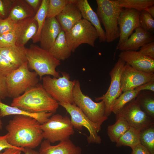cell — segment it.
Segmentation results:
<instances>
[{"label": "cell", "instance_id": "1", "mask_svg": "<svg viewBox=\"0 0 154 154\" xmlns=\"http://www.w3.org/2000/svg\"><path fill=\"white\" fill-rule=\"evenodd\" d=\"M40 125L33 117L15 115L5 127L8 143L17 147L35 148L40 144L43 139Z\"/></svg>", "mask_w": 154, "mask_h": 154}, {"label": "cell", "instance_id": "2", "mask_svg": "<svg viewBox=\"0 0 154 154\" xmlns=\"http://www.w3.org/2000/svg\"><path fill=\"white\" fill-rule=\"evenodd\" d=\"M58 103L52 98L42 86L38 83L23 94L15 98L11 106L30 112L38 113L56 111Z\"/></svg>", "mask_w": 154, "mask_h": 154}, {"label": "cell", "instance_id": "3", "mask_svg": "<svg viewBox=\"0 0 154 154\" xmlns=\"http://www.w3.org/2000/svg\"><path fill=\"white\" fill-rule=\"evenodd\" d=\"M26 53L29 70H33L40 80L44 75L58 78L59 72L56 68L60 65V61L55 58L48 50L37 45L31 44L26 48Z\"/></svg>", "mask_w": 154, "mask_h": 154}, {"label": "cell", "instance_id": "4", "mask_svg": "<svg viewBox=\"0 0 154 154\" xmlns=\"http://www.w3.org/2000/svg\"><path fill=\"white\" fill-rule=\"evenodd\" d=\"M96 13L104 26L106 41L111 42L120 36L118 20L123 8L116 0H96Z\"/></svg>", "mask_w": 154, "mask_h": 154}, {"label": "cell", "instance_id": "5", "mask_svg": "<svg viewBox=\"0 0 154 154\" xmlns=\"http://www.w3.org/2000/svg\"><path fill=\"white\" fill-rule=\"evenodd\" d=\"M38 76L31 71L27 61L6 77L8 97L16 98L38 83Z\"/></svg>", "mask_w": 154, "mask_h": 154}, {"label": "cell", "instance_id": "6", "mask_svg": "<svg viewBox=\"0 0 154 154\" xmlns=\"http://www.w3.org/2000/svg\"><path fill=\"white\" fill-rule=\"evenodd\" d=\"M62 76L52 78L50 75L44 76L42 85L49 95L58 103L74 104L72 91L76 80H70L69 74L61 72Z\"/></svg>", "mask_w": 154, "mask_h": 154}, {"label": "cell", "instance_id": "7", "mask_svg": "<svg viewBox=\"0 0 154 154\" xmlns=\"http://www.w3.org/2000/svg\"><path fill=\"white\" fill-rule=\"evenodd\" d=\"M40 127L43 139L50 143L69 139L74 133L70 118L59 114H53Z\"/></svg>", "mask_w": 154, "mask_h": 154}, {"label": "cell", "instance_id": "8", "mask_svg": "<svg viewBox=\"0 0 154 154\" xmlns=\"http://www.w3.org/2000/svg\"><path fill=\"white\" fill-rule=\"evenodd\" d=\"M74 104L92 122L102 124L108 118L105 114V106L103 101L96 102L84 94L78 80H76L72 91Z\"/></svg>", "mask_w": 154, "mask_h": 154}, {"label": "cell", "instance_id": "9", "mask_svg": "<svg viewBox=\"0 0 154 154\" xmlns=\"http://www.w3.org/2000/svg\"><path fill=\"white\" fill-rule=\"evenodd\" d=\"M68 46L72 52L81 44H86L94 47L95 42L99 38L97 31L88 21L82 19L69 31L65 32Z\"/></svg>", "mask_w": 154, "mask_h": 154}, {"label": "cell", "instance_id": "10", "mask_svg": "<svg viewBox=\"0 0 154 154\" xmlns=\"http://www.w3.org/2000/svg\"><path fill=\"white\" fill-rule=\"evenodd\" d=\"M58 104L70 115L71 121L74 129L81 130L83 127L87 129L89 133V135L87 137V141L89 144L101 143L102 139L98 133L101 130V124L91 121L75 104L63 102L58 103Z\"/></svg>", "mask_w": 154, "mask_h": 154}, {"label": "cell", "instance_id": "11", "mask_svg": "<svg viewBox=\"0 0 154 154\" xmlns=\"http://www.w3.org/2000/svg\"><path fill=\"white\" fill-rule=\"evenodd\" d=\"M125 62L119 58L117 61L109 72L111 78L110 84L106 93L102 96L97 97L96 101H103L105 106V114L108 117L111 114L113 105L116 100L122 93L121 87L120 77Z\"/></svg>", "mask_w": 154, "mask_h": 154}, {"label": "cell", "instance_id": "12", "mask_svg": "<svg viewBox=\"0 0 154 154\" xmlns=\"http://www.w3.org/2000/svg\"><path fill=\"white\" fill-rule=\"evenodd\" d=\"M119 117H123L130 127L140 130L154 124V119L141 109L135 99L126 104L116 114V118Z\"/></svg>", "mask_w": 154, "mask_h": 154}, {"label": "cell", "instance_id": "13", "mask_svg": "<svg viewBox=\"0 0 154 154\" xmlns=\"http://www.w3.org/2000/svg\"><path fill=\"white\" fill-rule=\"evenodd\" d=\"M154 80V73L137 70L125 64L121 77V87L122 92L132 89Z\"/></svg>", "mask_w": 154, "mask_h": 154}, {"label": "cell", "instance_id": "14", "mask_svg": "<svg viewBox=\"0 0 154 154\" xmlns=\"http://www.w3.org/2000/svg\"><path fill=\"white\" fill-rule=\"evenodd\" d=\"M139 13L138 11L131 8H125L122 11L118 20L120 36L116 49L127 40L134 30L140 27Z\"/></svg>", "mask_w": 154, "mask_h": 154}, {"label": "cell", "instance_id": "15", "mask_svg": "<svg viewBox=\"0 0 154 154\" xmlns=\"http://www.w3.org/2000/svg\"><path fill=\"white\" fill-rule=\"evenodd\" d=\"M118 56L126 64L137 70L148 73H154V59L139 51H121Z\"/></svg>", "mask_w": 154, "mask_h": 154}, {"label": "cell", "instance_id": "16", "mask_svg": "<svg viewBox=\"0 0 154 154\" xmlns=\"http://www.w3.org/2000/svg\"><path fill=\"white\" fill-rule=\"evenodd\" d=\"M62 30L56 17L46 18L40 33V47L48 51Z\"/></svg>", "mask_w": 154, "mask_h": 154}, {"label": "cell", "instance_id": "17", "mask_svg": "<svg viewBox=\"0 0 154 154\" xmlns=\"http://www.w3.org/2000/svg\"><path fill=\"white\" fill-rule=\"evenodd\" d=\"M129 38L116 49L121 51H137L145 44L154 41L153 34L147 32L140 27L136 28Z\"/></svg>", "mask_w": 154, "mask_h": 154}, {"label": "cell", "instance_id": "18", "mask_svg": "<svg viewBox=\"0 0 154 154\" xmlns=\"http://www.w3.org/2000/svg\"><path fill=\"white\" fill-rule=\"evenodd\" d=\"M76 0L70 2L56 17L62 29L65 32L70 31L78 21L82 19V14L75 4Z\"/></svg>", "mask_w": 154, "mask_h": 154}, {"label": "cell", "instance_id": "19", "mask_svg": "<svg viewBox=\"0 0 154 154\" xmlns=\"http://www.w3.org/2000/svg\"><path fill=\"white\" fill-rule=\"evenodd\" d=\"M39 152L44 154H81L82 150L70 139L60 141L55 145L45 140L40 144Z\"/></svg>", "mask_w": 154, "mask_h": 154}, {"label": "cell", "instance_id": "20", "mask_svg": "<svg viewBox=\"0 0 154 154\" xmlns=\"http://www.w3.org/2000/svg\"><path fill=\"white\" fill-rule=\"evenodd\" d=\"M75 4L80 10L82 17L89 22L96 28L98 32L99 42L106 41L105 31L96 13L92 9L88 0H76Z\"/></svg>", "mask_w": 154, "mask_h": 154}, {"label": "cell", "instance_id": "21", "mask_svg": "<svg viewBox=\"0 0 154 154\" xmlns=\"http://www.w3.org/2000/svg\"><path fill=\"white\" fill-rule=\"evenodd\" d=\"M1 117L11 115H21L33 117L36 119L40 124L46 122L53 114L51 112L31 113L18 108L0 102Z\"/></svg>", "mask_w": 154, "mask_h": 154}, {"label": "cell", "instance_id": "22", "mask_svg": "<svg viewBox=\"0 0 154 154\" xmlns=\"http://www.w3.org/2000/svg\"><path fill=\"white\" fill-rule=\"evenodd\" d=\"M48 51L60 61L64 60L70 56L72 51L68 45L64 31H61Z\"/></svg>", "mask_w": 154, "mask_h": 154}, {"label": "cell", "instance_id": "23", "mask_svg": "<svg viewBox=\"0 0 154 154\" xmlns=\"http://www.w3.org/2000/svg\"><path fill=\"white\" fill-rule=\"evenodd\" d=\"M34 17L29 18L17 22L11 31L1 35L0 47H4L15 45L17 39L27 25L33 19Z\"/></svg>", "mask_w": 154, "mask_h": 154}, {"label": "cell", "instance_id": "24", "mask_svg": "<svg viewBox=\"0 0 154 154\" xmlns=\"http://www.w3.org/2000/svg\"><path fill=\"white\" fill-rule=\"evenodd\" d=\"M35 14L25 0H13L8 17L17 23L24 19L33 17Z\"/></svg>", "mask_w": 154, "mask_h": 154}, {"label": "cell", "instance_id": "25", "mask_svg": "<svg viewBox=\"0 0 154 154\" xmlns=\"http://www.w3.org/2000/svg\"><path fill=\"white\" fill-rule=\"evenodd\" d=\"M26 48L16 45L0 47V54L5 57L17 68L27 61Z\"/></svg>", "mask_w": 154, "mask_h": 154}, {"label": "cell", "instance_id": "26", "mask_svg": "<svg viewBox=\"0 0 154 154\" xmlns=\"http://www.w3.org/2000/svg\"><path fill=\"white\" fill-rule=\"evenodd\" d=\"M141 108L154 119V94L148 90L140 91L135 98Z\"/></svg>", "mask_w": 154, "mask_h": 154}, {"label": "cell", "instance_id": "27", "mask_svg": "<svg viewBox=\"0 0 154 154\" xmlns=\"http://www.w3.org/2000/svg\"><path fill=\"white\" fill-rule=\"evenodd\" d=\"M116 121L113 125H109L107 127V134L111 141L116 143L130 127L126 120L122 117L116 118Z\"/></svg>", "mask_w": 154, "mask_h": 154}, {"label": "cell", "instance_id": "28", "mask_svg": "<svg viewBox=\"0 0 154 154\" xmlns=\"http://www.w3.org/2000/svg\"><path fill=\"white\" fill-rule=\"evenodd\" d=\"M140 131L133 127H130L129 129L118 139L116 142V146H129L132 148L140 143Z\"/></svg>", "mask_w": 154, "mask_h": 154}, {"label": "cell", "instance_id": "29", "mask_svg": "<svg viewBox=\"0 0 154 154\" xmlns=\"http://www.w3.org/2000/svg\"><path fill=\"white\" fill-rule=\"evenodd\" d=\"M49 1V0H42L40 6L34 17L38 27L36 33L32 38L34 43L39 42L41 31L46 19Z\"/></svg>", "mask_w": 154, "mask_h": 154}, {"label": "cell", "instance_id": "30", "mask_svg": "<svg viewBox=\"0 0 154 154\" xmlns=\"http://www.w3.org/2000/svg\"><path fill=\"white\" fill-rule=\"evenodd\" d=\"M139 92L135 89L123 92L114 102L112 112L117 114L126 104L135 99Z\"/></svg>", "mask_w": 154, "mask_h": 154}, {"label": "cell", "instance_id": "31", "mask_svg": "<svg viewBox=\"0 0 154 154\" xmlns=\"http://www.w3.org/2000/svg\"><path fill=\"white\" fill-rule=\"evenodd\" d=\"M140 142L151 154H154V124L140 131Z\"/></svg>", "mask_w": 154, "mask_h": 154}, {"label": "cell", "instance_id": "32", "mask_svg": "<svg viewBox=\"0 0 154 154\" xmlns=\"http://www.w3.org/2000/svg\"><path fill=\"white\" fill-rule=\"evenodd\" d=\"M117 3L123 8H131L139 12L154 5V0H116Z\"/></svg>", "mask_w": 154, "mask_h": 154}, {"label": "cell", "instance_id": "33", "mask_svg": "<svg viewBox=\"0 0 154 154\" xmlns=\"http://www.w3.org/2000/svg\"><path fill=\"white\" fill-rule=\"evenodd\" d=\"M37 24L34 19L27 25L17 39L15 45L25 46V45L35 35L37 30Z\"/></svg>", "mask_w": 154, "mask_h": 154}, {"label": "cell", "instance_id": "34", "mask_svg": "<svg viewBox=\"0 0 154 154\" xmlns=\"http://www.w3.org/2000/svg\"><path fill=\"white\" fill-rule=\"evenodd\" d=\"M70 1V0H49L46 18L56 17Z\"/></svg>", "mask_w": 154, "mask_h": 154}, {"label": "cell", "instance_id": "35", "mask_svg": "<svg viewBox=\"0 0 154 154\" xmlns=\"http://www.w3.org/2000/svg\"><path fill=\"white\" fill-rule=\"evenodd\" d=\"M139 20L140 27L145 31L153 34L154 31V19L144 10L139 12Z\"/></svg>", "mask_w": 154, "mask_h": 154}, {"label": "cell", "instance_id": "36", "mask_svg": "<svg viewBox=\"0 0 154 154\" xmlns=\"http://www.w3.org/2000/svg\"><path fill=\"white\" fill-rule=\"evenodd\" d=\"M17 68L0 54V74L6 77Z\"/></svg>", "mask_w": 154, "mask_h": 154}, {"label": "cell", "instance_id": "37", "mask_svg": "<svg viewBox=\"0 0 154 154\" xmlns=\"http://www.w3.org/2000/svg\"><path fill=\"white\" fill-rule=\"evenodd\" d=\"M16 23L9 17L5 19H0V36L11 31Z\"/></svg>", "mask_w": 154, "mask_h": 154}, {"label": "cell", "instance_id": "38", "mask_svg": "<svg viewBox=\"0 0 154 154\" xmlns=\"http://www.w3.org/2000/svg\"><path fill=\"white\" fill-rule=\"evenodd\" d=\"M13 0H0V18H7L9 16Z\"/></svg>", "mask_w": 154, "mask_h": 154}, {"label": "cell", "instance_id": "39", "mask_svg": "<svg viewBox=\"0 0 154 154\" xmlns=\"http://www.w3.org/2000/svg\"><path fill=\"white\" fill-rule=\"evenodd\" d=\"M144 55L154 59V42L147 43L140 48L139 51Z\"/></svg>", "mask_w": 154, "mask_h": 154}, {"label": "cell", "instance_id": "40", "mask_svg": "<svg viewBox=\"0 0 154 154\" xmlns=\"http://www.w3.org/2000/svg\"><path fill=\"white\" fill-rule=\"evenodd\" d=\"M8 97L6 77L0 74V102Z\"/></svg>", "mask_w": 154, "mask_h": 154}, {"label": "cell", "instance_id": "41", "mask_svg": "<svg viewBox=\"0 0 154 154\" xmlns=\"http://www.w3.org/2000/svg\"><path fill=\"white\" fill-rule=\"evenodd\" d=\"M7 133L3 136L0 135V152L3 149L9 148L20 149L22 151H23L24 148L16 147L10 144L7 141Z\"/></svg>", "mask_w": 154, "mask_h": 154}, {"label": "cell", "instance_id": "42", "mask_svg": "<svg viewBox=\"0 0 154 154\" xmlns=\"http://www.w3.org/2000/svg\"><path fill=\"white\" fill-rule=\"evenodd\" d=\"M131 149V154H151L147 149L140 143Z\"/></svg>", "mask_w": 154, "mask_h": 154}, {"label": "cell", "instance_id": "43", "mask_svg": "<svg viewBox=\"0 0 154 154\" xmlns=\"http://www.w3.org/2000/svg\"><path fill=\"white\" fill-rule=\"evenodd\" d=\"M135 89L139 91L148 90L154 92V80L145 83Z\"/></svg>", "mask_w": 154, "mask_h": 154}, {"label": "cell", "instance_id": "44", "mask_svg": "<svg viewBox=\"0 0 154 154\" xmlns=\"http://www.w3.org/2000/svg\"><path fill=\"white\" fill-rule=\"evenodd\" d=\"M36 13L41 5L42 0H25Z\"/></svg>", "mask_w": 154, "mask_h": 154}, {"label": "cell", "instance_id": "45", "mask_svg": "<svg viewBox=\"0 0 154 154\" xmlns=\"http://www.w3.org/2000/svg\"><path fill=\"white\" fill-rule=\"evenodd\" d=\"M25 154H44L39 151H36L33 149L30 148H24L23 151Z\"/></svg>", "mask_w": 154, "mask_h": 154}, {"label": "cell", "instance_id": "46", "mask_svg": "<svg viewBox=\"0 0 154 154\" xmlns=\"http://www.w3.org/2000/svg\"><path fill=\"white\" fill-rule=\"evenodd\" d=\"M144 10L146 11L150 14L153 18H154V5L145 8Z\"/></svg>", "mask_w": 154, "mask_h": 154}, {"label": "cell", "instance_id": "47", "mask_svg": "<svg viewBox=\"0 0 154 154\" xmlns=\"http://www.w3.org/2000/svg\"><path fill=\"white\" fill-rule=\"evenodd\" d=\"M15 149L12 148L6 149H4V151L3 152H0V154H9V153Z\"/></svg>", "mask_w": 154, "mask_h": 154}, {"label": "cell", "instance_id": "48", "mask_svg": "<svg viewBox=\"0 0 154 154\" xmlns=\"http://www.w3.org/2000/svg\"><path fill=\"white\" fill-rule=\"evenodd\" d=\"M22 151L20 150L15 149L9 154H21Z\"/></svg>", "mask_w": 154, "mask_h": 154}, {"label": "cell", "instance_id": "49", "mask_svg": "<svg viewBox=\"0 0 154 154\" xmlns=\"http://www.w3.org/2000/svg\"><path fill=\"white\" fill-rule=\"evenodd\" d=\"M1 114V111L0 110V117H0ZM2 125H3V123H2V122L1 121V119H0V130L1 129H2Z\"/></svg>", "mask_w": 154, "mask_h": 154}, {"label": "cell", "instance_id": "50", "mask_svg": "<svg viewBox=\"0 0 154 154\" xmlns=\"http://www.w3.org/2000/svg\"><path fill=\"white\" fill-rule=\"evenodd\" d=\"M0 19H1V18H0Z\"/></svg>", "mask_w": 154, "mask_h": 154}]
</instances>
